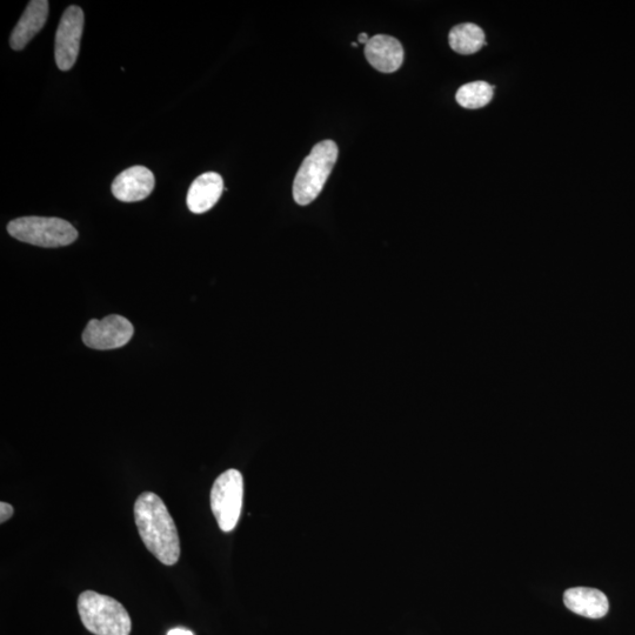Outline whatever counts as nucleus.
Wrapping results in <instances>:
<instances>
[{
	"instance_id": "f257e3e1",
	"label": "nucleus",
	"mask_w": 635,
	"mask_h": 635,
	"mask_svg": "<svg viewBox=\"0 0 635 635\" xmlns=\"http://www.w3.org/2000/svg\"><path fill=\"white\" fill-rule=\"evenodd\" d=\"M135 521L144 545L160 563L176 565L180 558V540L175 520L162 498L144 492L136 500Z\"/></svg>"
},
{
	"instance_id": "dca6fc26",
	"label": "nucleus",
	"mask_w": 635,
	"mask_h": 635,
	"mask_svg": "<svg viewBox=\"0 0 635 635\" xmlns=\"http://www.w3.org/2000/svg\"><path fill=\"white\" fill-rule=\"evenodd\" d=\"M167 635H195L190 630H186V628H173Z\"/></svg>"
},
{
	"instance_id": "423d86ee",
	"label": "nucleus",
	"mask_w": 635,
	"mask_h": 635,
	"mask_svg": "<svg viewBox=\"0 0 635 635\" xmlns=\"http://www.w3.org/2000/svg\"><path fill=\"white\" fill-rule=\"evenodd\" d=\"M84 12L79 6L66 9L57 30L55 57L59 70L69 71L75 66L84 30Z\"/></svg>"
},
{
	"instance_id": "9d476101",
	"label": "nucleus",
	"mask_w": 635,
	"mask_h": 635,
	"mask_svg": "<svg viewBox=\"0 0 635 635\" xmlns=\"http://www.w3.org/2000/svg\"><path fill=\"white\" fill-rule=\"evenodd\" d=\"M224 191L222 176L216 172L204 173L192 183L189 193H187V207L196 215H202L218 203Z\"/></svg>"
},
{
	"instance_id": "a211bd4d",
	"label": "nucleus",
	"mask_w": 635,
	"mask_h": 635,
	"mask_svg": "<svg viewBox=\"0 0 635 635\" xmlns=\"http://www.w3.org/2000/svg\"><path fill=\"white\" fill-rule=\"evenodd\" d=\"M353 48H358L359 44L358 43H352Z\"/></svg>"
},
{
	"instance_id": "f03ea898",
	"label": "nucleus",
	"mask_w": 635,
	"mask_h": 635,
	"mask_svg": "<svg viewBox=\"0 0 635 635\" xmlns=\"http://www.w3.org/2000/svg\"><path fill=\"white\" fill-rule=\"evenodd\" d=\"M78 613L86 630L95 635H130L132 623L129 612L104 594L85 591L78 598Z\"/></svg>"
},
{
	"instance_id": "7ed1b4c3",
	"label": "nucleus",
	"mask_w": 635,
	"mask_h": 635,
	"mask_svg": "<svg viewBox=\"0 0 635 635\" xmlns=\"http://www.w3.org/2000/svg\"><path fill=\"white\" fill-rule=\"evenodd\" d=\"M338 153V146L333 140H324L313 146L294 179L293 198L298 205L306 206L317 199L337 163Z\"/></svg>"
},
{
	"instance_id": "39448f33",
	"label": "nucleus",
	"mask_w": 635,
	"mask_h": 635,
	"mask_svg": "<svg viewBox=\"0 0 635 635\" xmlns=\"http://www.w3.org/2000/svg\"><path fill=\"white\" fill-rule=\"evenodd\" d=\"M243 497V474L235 469L220 474L212 486L211 508L223 532L235 530L242 514Z\"/></svg>"
},
{
	"instance_id": "4468645a",
	"label": "nucleus",
	"mask_w": 635,
	"mask_h": 635,
	"mask_svg": "<svg viewBox=\"0 0 635 635\" xmlns=\"http://www.w3.org/2000/svg\"><path fill=\"white\" fill-rule=\"evenodd\" d=\"M493 90V86L483 80L465 84L457 92V103L461 108L469 110L484 108L491 103Z\"/></svg>"
},
{
	"instance_id": "ddd939ff",
	"label": "nucleus",
	"mask_w": 635,
	"mask_h": 635,
	"mask_svg": "<svg viewBox=\"0 0 635 635\" xmlns=\"http://www.w3.org/2000/svg\"><path fill=\"white\" fill-rule=\"evenodd\" d=\"M449 42L459 55H473L486 44L485 32L477 24H459L451 30Z\"/></svg>"
},
{
	"instance_id": "0eeeda50",
	"label": "nucleus",
	"mask_w": 635,
	"mask_h": 635,
	"mask_svg": "<svg viewBox=\"0 0 635 635\" xmlns=\"http://www.w3.org/2000/svg\"><path fill=\"white\" fill-rule=\"evenodd\" d=\"M133 325L125 317L112 314L102 320L92 319L83 332V342L90 349L115 350L130 342Z\"/></svg>"
},
{
	"instance_id": "f8f14e48",
	"label": "nucleus",
	"mask_w": 635,
	"mask_h": 635,
	"mask_svg": "<svg viewBox=\"0 0 635 635\" xmlns=\"http://www.w3.org/2000/svg\"><path fill=\"white\" fill-rule=\"evenodd\" d=\"M568 610L590 619L604 618L610 608L605 593L596 588L574 587L564 594Z\"/></svg>"
},
{
	"instance_id": "9b49d317",
	"label": "nucleus",
	"mask_w": 635,
	"mask_h": 635,
	"mask_svg": "<svg viewBox=\"0 0 635 635\" xmlns=\"http://www.w3.org/2000/svg\"><path fill=\"white\" fill-rule=\"evenodd\" d=\"M49 2L46 0H32L20 18L15 30L12 31L10 45L12 50L22 51L33 37L44 28L49 17Z\"/></svg>"
},
{
	"instance_id": "6e6552de",
	"label": "nucleus",
	"mask_w": 635,
	"mask_h": 635,
	"mask_svg": "<svg viewBox=\"0 0 635 635\" xmlns=\"http://www.w3.org/2000/svg\"><path fill=\"white\" fill-rule=\"evenodd\" d=\"M156 179L145 166H132L120 173L112 183V193L120 202L136 203L149 197L155 189Z\"/></svg>"
},
{
	"instance_id": "1a4fd4ad",
	"label": "nucleus",
	"mask_w": 635,
	"mask_h": 635,
	"mask_svg": "<svg viewBox=\"0 0 635 635\" xmlns=\"http://www.w3.org/2000/svg\"><path fill=\"white\" fill-rule=\"evenodd\" d=\"M365 56L374 69L383 73H393L404 63L403 45L398 39L377 35L365 45Z\"/></svg>"
},
{
	"instance_id": "f3484780",
	"label": "nucleus",
	"mask_w": 635,
	"mask_h": 635,
	"mask_svg": "<svg viewBox=\"0 0 635 635\" xmlns=\"http://www.w3.org/2000/svg\"><path fill=\"white\" fill-rule=\"evenodd\" d=\"M370 39L371 38L369 37V35H367V33H360L358 37V43L366 45L370 42Z\"/></svg>"
},
{
	"instance_id": "2eb2a0df",
	"label": "nucleus",
	"mask_w": 635,
	"mask_h": 635,
	"mask_svg": "<svg viewBox=\"0 0 635 635\" xmlns=\"http://www.w3.org/2000/svg\"><path fill=\"white\" fill-rule=\"evenodd\" d=\"M13 513H15V510H13L12 505L5 503V501L0 503V523L4 524L5 521H8L13 516Z\"/></svg>"
},
{
	"instance_id": "20e7f679",
	"label": "nucleus",
	"mask_w": 635,
	"mask_h": 635,
	"mask_svg": "<svg viewBox=\"0 0 635 635\" xmlns=\"http://www.w3.org/2000/svg\"><path fill=\"white\" fill-rule=\"evenodd\" d=\"M8 232L19 242L40 247L68 246L78 238L75 227L59 218H18L9 223Z\"/></svg>"
}]
</instances>
